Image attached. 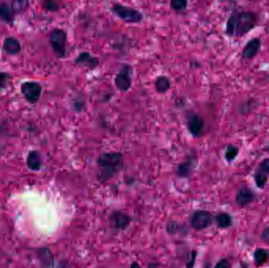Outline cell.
Segmentation results:
<instances>
[{
    "label": "cell",
    "mask_w": 269,
    "mask_h": 268,
    "mask_svg": "<svg viewBox=\"0 0 269 268\" xmlns=\"http://www.w3.org/2000/svg\"><path fill=\"white\" fill-rule=\"evenodd\" d=\"M255 13L249 10H234L228 18L225 35L231 38H241L251 32L258 26Z\"/></svg>",
    "instance_id": "6da1fadb"
},
{
    "label": "cell",
    "mask_w": 269,
    "mask_h": 268,
    "mask_svg": "<svg viewBox=\"0 0 269 268\" xmlns=\"http://www.w3.org/2000/svg\"><path fill=\"white\" fill-rule=\"evenodd\" d=\"M124 156L120 152H105L98 156L97 164L101 170L98 175V181L105 183L112 179L121 168Z\"/></svg>",
    "instance_id": "7a4b0ae2"
},
{
    "label": "cell",
    "mask_w": 269,
    "mask_h": 268,
    "mask_svg": "<svg viewBox=\"0 0 269 268\" xmlns=\"http://www.w3.org/2000/svg\"><path fill=\"white\" fill-rule=\"evenodd\" d=\"M110 10L115 16L128 24H138L144 20L143 13L132 6L116 2L112 5Z\"/></svg>",
    "instance_id": "3957f363"
},
{
    "label": "cell",
    "mask_w": 269,
    "mask_h": 268,
    "mask_svg": "<svg viewBox=\"0 0 269 268\" xmlns=\"http://www.w3.org/2000/svg\"><path fill=\"white\" fill-rule=\"evenodd\" d=\"M49 42L58 58H63L67 53V32L62 28H55L50 32Z\"/></svg>",
    "instance_id": "277c9868"
},
{
    "label": "cell",
    "mask_w": 269,
    "mask_h": 268,
    "mask_svg": "<svg viewBox=\"0 0 269 268\" xmlns=\"http://www.w3.org/2000/svg\"><path fill=\"white\" fill-rule=\"evenodd\" d=\"M133 68L128 63H124L120 66L119 71L114 79V84L117 90L120 93H126L129 91L132 85Z\"/></svg>",
    "instance_id": "5b68a950"
},
{
    "label": "cell",
    "mask_w": 269,
    "mask_h": 268,
    "mask_svg": "<svg viewBox=\"0 0 269 268\" xmlns=\"http://www.w3.org/2000/svg\"><path fill=\"white\" fill-rule=\"evenodd\" d=\"M186 124L187 130L194 138H200L203 136L205 131V120L203 116L193 111H187L186 115Z\"/></svg>",
    "instance_id": "8992f818"
},
{
    "label": "cell",
    "mask_w": 269,
    "mask_h": 268,
    "mask_svg": "<svg viewBox=\"0 0 269 268\" xmlns=\"http://www.w3.org/2000/svg\"><path fill=\"white\" fill-rule=\"evenodd\" d=\"M21 91L28 103L35 104L40 99L43 87L35 81H26L21 85Z\"/></svg>",
    "instance_id": "52a82bcc"
},
{
    "label": "cell",
    "mask_w": 269,
    "mask_h": 268,
    "mask_svg": "<svg viewBox=\"0 0 269 268\" xmlns=\"http://www.w3.org/2000/svg\"><path fill=\"white\" fill-rule=\"evenodd\" d=\"M213 217L209 212L199 210L193 213L191 217V225L196 231H203L210 227Z\"/></svg>",
    "instance_id": "ba28073f"
},
{
    "label": "cell",
    "mask_w": 269,
    "mask_h": 268,
    "mask_svg": "<svg viewBox=\"0 0 269 268\" xmlns=\"http://www.w3.org/2000/svg\"><path fill=\"white\" fill-rule=\"evenodd\" d=\"M74 63L80 67L85 68L89 70H94L99 65L100 61L98 57L93 55L90 52H83L76 57Z\"/></svg>",
    "instance_id": "9c48e42d"
},
{
    "label": "cell",
    "mask_w": 269,
    "mask_h": 268,
    "mask_svg": "<svg viewBox=\"0 0 269 268\" xmlns=\"http://www.w3.org/2000/svg\"><path fill=\"white\" fill-rule=\"evenodd\" d=\"M257 194L250 188L244 186L236 193V203L239 207H246L257 200Z\"/></svg>",
    "instance_id": "30bf717a"
},
{
    "label": "cell",
    "mask_w": 269,
    "mask_h": 268,
    "mask_svg": "<svg viewBox=\"0 0 269 268\" xmlns=\"http://www.w3.org/2000/svg\"><path fill=\"white\" fill-rule=\"evenodd\" d=\"M262 48V40L258 37H254L246 43L242 52V58L246 61H251L258 55Z\"/></svg>",
    "instance_id": "8fae6325"
},
{
    "label": "cell",
    "mask_w": 269,
    "mask_h": 268,
    "mask_svg": "<svg viewBox=\"0 0 269 268\" xmlns=\"http://www.w3.org/2000/svg\"><path fill=\"white\" fill-rule=\"evenodd\" d=\"M197 163H198V161H197L196 157L193 156V155L187 157L177 167V176L181 178L189 177L196 167Z\"/></svg>",
    "instance_id": "7c38bea8"
},
{
    "label": "cell",
    "mask_w": 269,
    "mask_h": 268,
    "mask_svg": "<svg viewBox=\"0 0 269 268\" xmlns=\"http://www.w3.org/2000/svg\"><path fill=\"white\" fill-rule=\"evenodd\" d=\"M110 222L117 230H124L131 222V217L123 212H114L110 216Z\"/></svg>",
    "instance_id": "4fadbf2b"
},
{
    "label": "cell",
    "mask_w": 269,
    "mask_h": 268,
    "mask_svg": "<svg viewBox=\"0 0 269 268\" xmlns=\"http://www.w3.org/2000/svg\"><path fill=\"white\" fill-rule=\"evenodd\" d=\"M2 49L9 55H18L22 52V45L15 37L9 36L4 40Z\"/></svg>",
    "instance_id": "5bb4252c"
},
{
    "label": "cell",
    "mask_w": 269,
    "mask_h": 268,
    "mask_svg": "<svg viewBox=\"0 0 269 268\" xmlns=\"http://www.w3.org/2000/svg\"><path fill=\"white\" fill-rule=\"evenodd\" d=\"M28 168L33 172H38L41 169L43 165L41 155L38 150H31L29 153L26 160Z\"/></svg>",
    "instance_id": "9a60e30c"
},
{
    "label": "cell",
    "mask_w": 269,
    "mask_h": 268,
    "mask_svg": "<svg viewBox=\"0 0 269 268\" xmlns=\"http://www.w3.org/2000/svg\"><path fill=\"white\" fill-rule=\"evenodd\" d=\"M38 258L44 268H53L54 256L48 248H40L37 251Z\"/></svg>",
    "instance_id": "2e32d148"
},
{
    "label": "cell",
    "mask_w": 269,
    "mask_h": 268,
    "mask_svg": "<svg viewBox=\"0 0 269 268\" xmlns=\"http://www.w3.org/2000/svg\"><path fill=\"white\" fill-rule=\"evenodd\" d=\"M16 14L11 6L6 2H0V19L6 24H12L14 22Z\"/></svg>",
    "instance_id": "e0dca14e"
},
{
    "label": "cell",
    "mask_w": 269,
    "mask_h": 268,
    "mask_svg": "<svg viewBox=\"0 0 269 268\" xmlns=\"http://www.w3.org/2000/svg\"><path fill=\"white\" fill-rule=\"evenodd\" d=\"M153 83L156 91L161 95L166 94L171 88V81L166 76L161 75L157 77Z\"/></svg>",
    "instance_id": "ac0fdd59"
},
{
    "label": "cell",
    "mask_w": 269,
    "mask_h": 268,
    "mask_svg": "<svg viewBox=\"0 0 269 268\" xmlns=\"http://www.w3.org/2000/svg\"><path fill=\"white\" fill-rule=\"evenodd\" d=\"M216 224L219 228L227 229L232 227L233 219L232 215L228 213H220L215 216Z\"/></svg>",
    "instance_id": "d6986e66"
},
{
    "label": "cell",
    "mask_w": 269,
    "mask_h": 268,
    "mask_svg": "<svg viewBox=\"0 0 269 268\" xmlns=\"http://www.w3.org/2000/svg\"><path fill=\"white\" fill-rule=\"evenodd\" d=\"M269 260V252L262 248H258L254 253V260L256 265L262 266Z\"/></svg>",
    "instance_id": "ffe728a7"
},
{
    "label": "cell",
    "mask_w": 269,
    "mask_h": 268,
    "mask_svg": "<svg viewBox=\"0 0 269 268\" xmlns=\"http://www.w3.org/2000/svg\"><path fill=\"white\" fill-rule=\"evenodd\" d=\"M239 154V149L233 144H229L224 152V159L228 163H232L236 160Z\"/></svg>",
    "instance_id": "44dd1931"
},
{
    "label": "cell",
    "mask_w": 269,
    "mask_h": 268,
    "mask_svg": "<svg viewBox=\"0 0 269 268\" xmlns=\"http://www.w3.org/2000/svg\"><path fill=\"white\" fill-rule=\"evenodd\" d=\"M10 6L14 10V14H22L29 8L30 2L28 1H13Z\"/></svg>",
    "instance_id": "7402d4cb"
},
{
    "label": "cell",
    "mask_w": 269,
    "mask_h": 268,
    "mask_svg": "<svg viewBox=\"0 0 269 268\" xmlns=\"http://www.w3.org/2000/svg\"><path fill=\"white\" fill-rule=\"evenodd\" d=\"M254 180L257 188L262 189L266 188V184L269 181V176H266L261 172H255L254 175Z\"/></svg>",
    "instance_id": "603a6c76"
},
{
    "label": "cell",
    "mask_w": 269,
    "mask_h": 268,
    "mask_svg": "<svg viewBox=\"0 0 269 268\" xmlns=\"http://www.w3.org/2000/svg\"><path fill=\"white\" fill-rule=\"evenodd\" d=\"M188 2L186 0H172L170 7L176 11H183L187 8Z\"/></svg>",
    "instance_id": "cb8c5ba5"
},
{
    "label": "cell",
    "mask_w": 269,
    "mask_h": 268,
    "mask_svg": "<svg viewBox=\"0 0 269 268\" xmlns=\"http://www.w3.org/2000/svg\"><path fill=\"white\" fill-rule=\"evenodd\" d=\"M85 107H86V103L83 98L77 97V99H73V108L75 112H83L85 110Z\"/></svg>",
    "instance_id": "d4e9b609"
},
{
    "label": "cell",
    "mask_w": 269,
    "mask_h": 268,
    "mask_svg": "<svg viewBox=\"0 0 269 268\" xmlns=\"http://www.w3.org/2000/svg\"><path fill=\"white\" fill-rule=\"evenodd\" d=\"M256 172H261L267 176H269V158H265L260 162Z\"/></svg>",
    "instance_id": "484cf974"
},
{
    "label": "cell",
    "mask_w": 269,
    "mask_h": 268,
    "mask_svg": "<svg viewBox=\"0 0 269 268\" xmlns=\"http://www.w3.org/2000/svg\"><path fill=\"white\" fill-rule=\"evenodd\" d=\"M196 257V251L191 250L188 252V254L187 255V258H186V267H187V268H194Z\"/></svg>",
    "instance_id": "4316f807"
},
{
    "label": "cell",
    "mask_w": 269,
    "mask_h": 268,
    "mask_svg": "<svg viewBox=\"0 0 269 268\" xmlns=\"http://www.w3.org/2000/svg\"><path fill=\"white\" fill-rule=\"evenodd\" d=\"M43 6V8L47 11H50V12H58L59 9H60L59 3L54 2V1H47V2H44Z\"/></svg>",
    "instance_id": "83f0119b"
},
{
    "label": "cell",
    "mask_w": 269,
    "mask_h": 268,
    "mask_svg": "<svg viewBox=\"0 0 269 268\" xmlns=\"http://www.w3.org/2000/svg\"><path fill=\"white\" fill-rule=\"evenodd\" d=\"M11 79V76L5 72H0V91L5 88L9 80Z\"/></svg>",
    "instance_id": "f1b7e54d"
},
{
    "label": "cell",
    "mask_w": 269,
    "mask_h": 268,
    "mask_svg": "<svg viewBox=\"0 0 269 268\" xmlns=\"http://www.w3.org/2000/svg\"><path fill=\"white\" fill-rule=\"evenodd\" d=\"M166 230H167L169 234H176L177 231H179V225L177 224V223H175V222L168 223Z\"/></svg>",
    "instance_id": "f546056e"
},
{
    "label": "cell",
    "mask_w": 269,
    "mask_h": 268,
    "mask_svg": "<svg viewBox=\"0 0 269 268\" xmlns=\"http://www.w3.org/2000/svg\"><path fill=\"white\" fill-rule=\"evenodd\" d=\"M214 268H230V263L227 259H222L218 261Z\"/></svg>",
    "instance_id": "4dcf8cb0"
},
{
    "label": "cell",
    "mask_w": 269,
    "mask_h": 268,
    "mask_svg": "<svg viewBox=\"0 0 269 268\" xmlns=\"http://www.w3.org/2000/svg\"><path fill=\"white\" fill-rule=\"evenodd\" d=\"M261 238L266 244H269V227L264 229L261 235Z\"/></svg>",
    "instance_id": "1f68e13d"
},
{
    "label": "cell",
    "mask_w": 269,
    "mask_h": 268,
    "mask_svg": "<svg viewBox=\"0 0 269 268\" xmlns=\"http://www.w3.org/2000/svg\"><path fill=\"white\" fill-rule=\"evenodd\" d=\"M148 268H158V264L157 263H151L149 264Z\"/></svg>",
    "instance_id": "d6a6232c"
},
{
    "label": "cell",
    "mask_w": 269,
    "mask_h": 268,
    "mask_svg": "<svg viewBox=\"0 0 269 268\" xmlns=\"http://www.w3.org/2000/svg\"><path fill=\"white\" fill-rule=\"evenodd\" d=\"M131 268H140V264L135 262L131 265Z\"/></svg>",
    "instance_id": "836d02e7"
},
{
    "label": "cell",
    "mask_w": 269,
    "mask_h": 268,
    "mask_svg": "<svg viewBox=\"0 0 269 268\" xmlns=\"http://www.w3.org/2000/svg\"><path fill=\"white\" fill-rule=\"evenodd\" d=\"M264 150H265V151H266V153L269 154V144L267 145V146L265 147V149H264Z\"/></svg>",
    "instance_id": "e575fe53"
},
{
    "label": "cell",
    "mask_w": 269,
    "mask_h": 268,
    "mask_svg": "<svg viewBox=\"0 0 269 268\" xmlns=\"http://www.w3.org/2000/svg\"><path fill=\"white\" fill-rule=\"evenodd\" d=\"M4 132V129L2 127L0 126V136L2 135V133Z\"/></svg>",
    "instance_id": "d590c367"
},
{
    "label": "cell",
    "mask_w": 269,
    "mask_h": 268,
    "mask_svg": "<svg viewBox=\"0 0 269 268\" xmlns=\"http://www.w3.org/2000/svg\"><path fill=\"white\" fill-rule=\"evenodd\" d=\"M249 267H248L247 264H244L243 265H242V267H241V268H248Z\"/></svg>",
    "instance_id": "8d00e7d4"
},
{
    "label": "cell",
    "mask_w": 269,
    "mask_h": 268,
    "mask_svg": "<svg viewBox=\"0 0 269 268\" xmlns=\"http://www.w3.org/2000/svg\"><path fill=\"white\" fill-rule=\"evenodd\" d=\"M206 268H209V266H207V267H206Z\"/></svg>",
    "instance_id": "74e56055"
},
{
    "label": "cell",
    "mask_w": 269,
    "mask_h": 268,
    "mask_svg": "<svg viewBox=\"0 0 269 268\" xmlns=\"http://www.w3.org/2000/svg\"><path fill=\"white\" fill-rule=\"evenodd\" d=\"M0 152H1V150H0Z\"/></svg>",
    "instance_id": "f35d334b"
}]
</instances>
